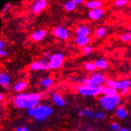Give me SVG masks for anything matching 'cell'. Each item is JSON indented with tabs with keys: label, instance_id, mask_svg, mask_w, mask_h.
<instances>
[{
	"label": "cell",
	"instance_id": "1",
	"mask_svg": "<svg viewBox=\"0 0 131 131\" xmlns=\"http://www.w3.org/2000/svg\"><path fill=\"white\" fill-rule=\"evenodd\" d=\"M41 99L40 93H21L14 98L13 105L18 110H29L39 105Z\"/></svg>",
	"mask_w": 131,
	"mask_h": 131
},
{
	"label": "cell",
	"instance_id": "2",
	"mask_svg": "<svg viewBox=\"0 0 131 131\" xmlns=\"http://www.w3.org/2000/svg\"><path fill=\"white\" fill-rule=\"evenodd\" d=\"M27 113L34 119L39 122H44L53 114V110L49 106L39 104L31 109H29Z\"/></svg>",
	"mask_w": 131,
	"mask_h": 131
},
{
	"label": "cell",
	"instance_id": "3",
	"mask_svg": "<svg viewBox=\"0 0 131 131\" xmlns=\"http://www.w3.org/2000/svg\"><path fill=\"white\" fill-rule=\"evenodd\" d=\"M121 100L120 94H115L114 95H104L99 99V103L103 108L107 111H112L118 106Z\"/></svg>",
	"mask_w": 131,
	"mask_h": 131
},
{
	"label": "cell",
	"instance_id": "4",
	"mask_svg": "<svg viewBox=\"0 0 131 131\" xmlns=\"http://www.w3.org/2000/svg\"><path fill=\"white\" fill-rule=\"evenodd\" d=\"M103 85L95 86L92 84H80L76 87L77 92L84 97H95L102 94Z\"/></svg>",
	"mask_w": 131,
	"mask_h": 131
},
{
	"label": "cell",
	"instance_id": "5",
	"mask_svg": "<svg viewBox=\"0 0 131 131\" xmlns=\"http://www.w3.org/2000/svg\"><path fill=\"white\" fill-rule=\"evenodd\" d=\"M106 77L101 73H95L91 75L89 78H79L77 83L80 84H92L95 86L103 85L106 82Z\"/></svg>",
	"mask_w": 131,
	"mask_h": 131
},
{
	"label": "cell",
	"instance_id": "6",
	"mask_svg": "<svg viewBox=\"0 0 131 131\" xmlns=\"http://www.w3.org/2000/svg\"><path fill=\"white\" fill-rule=\"evenodd\" d=\"M29 71H47L49 69V60L47 58H41L38 60L33 61L28 67Z\"/></svg>",
	"mask_w": 131,
	"mask_h": 131
},
{
	"label": "cell",
	"instance_id": "7",
	"mask_svg": "<svg viewBox=\"0 0 131 131\" xmlns=\"http://www.w3.org/2000/svg\"><path fill=\"white\" fill-rule=\"evenodd\" d=\"M64 55L63 53H55L49 57V69H59L62 67L64 61Z\"/></svg>",
	"mask_w": 131,
	"mask_h": 131
},
{
	"label": "cell",
	"instance_id": "8",
	"mask_svg": "<svg viewBox=\"0 0 131 131\" xmlns=\"http://www.w3.org/2000/svg\"><path fill=\"white\" fill-rule=\"evenodd\" d=\"M52 34L62 41H67L70 37L69 30L62 26H57L53 28L52 30Z\"/></svg>",
	"mask_w": 131,
	"mask_h": 131
},
{
	"label": "cell",
	"instance_id": "9",
	"mask_svg": "<svg viewBox=\"0 0 131 131\" xmlns=\"http://www.w3.org/2000/svg\"><path fill=\"white\" fill-rule=\"evenodd\" d=\"M47 6V0H36L32 5L31 10L34 14H39L41 11L46 9Z\"/></svg>",
	"mask_w": 131,
	"mask_h": 131
},
{
	"label": "cell",
	"instance_id": "10",
	"mask_svg": "<svg viewBox=\"0 0 131 131\" xmlns=\"http://www.w3.org/2000/svg\"><path fill=\"white\" fill-rule=\"evenodd\" d=\"M47 31L45 29H37L30 35V40L34 42H40L45 37Z\"/></svg>",
	"mask_w": 131,
	"mask_h": 131
},
{
	"label": "cell",
	"instance_id": "11",
	"mask_svg": "<svg viewBox=\"0 0 131 131\" xmlns=\"http://www.w3.org/2000/svg\"><path fill=\"white\" fill-rule=\"evenodd\" d=\"M103 14H104V10L101 7V8L90 10L88 11V16L91 21H97L101 18Z\"/></svg>",
	"mask_w": 131,
	"mask_h": 131
},
{
	"label": "cell",
	"instance_id": "12",
	"mask_svg": "<svg viewBox=\"0 0 131 131\" xmlns=\"http://www.w3.org/2000/svg\"><path fill=\"white\" fill-rule=\"evenodd\" d=\"M75 42L77 46H79L80 48H83L84 46H86L90 42V37L89 36H78L76 35Z\"/></svg>",
	"mask_w": 131,
	"mask_h": 131
},
{
	"label": "cell",
	"instance_id": "13",
	"mask_svg": "<svg viewBox=\"0 0 131 131\" xmlns=\"http://www.w3.org/2000/svg\"><path fill=\"white\" fill-rule=\"evenodd\" d=\"M84 6L89 10L101 8L103 6V2L101 0H90L84 3Z\"/></svg>",
	"mask_w": 131,
	"mask_h": 131
},
{
	"label": "cell",
	"instance_id": "14",
	"mask_svg": "<svg viewBox=\"0 0 131 131\" xmlns=\"http://www.w3.org/2000/svg\"><path fill=\"white\" fill-rule=\"evenodd\" d=\"M10 83V77L8 74L2 72L0 74V85L3 88H7Z\"/></svg>",
	"mask_w": 131,
	"mask_h": 131
},
{
	"label": "cell",
	"instance_id": "15",
	"mask_svg": "<svg viewBox=\"0 0 131 131\" xmlns=\"http://www.w3.org/2000/svg\"><path fill=\"white\" fill-rule=\"evenodd\" d=\"M52 101L57 106H60V107L64 106L66 104V102L64 99V98L60 95H59L58 93H54L52 95Z\"/></svg>",
	"mask_w": 131,
	"mask_h": 131
},
{
	"label": "cell",
	"instance_id": "16",
	"mask_svg": "<svg viewBox=\"0 0 131 131\" xmlns=\"http://www.w3.org/2000/svg\"><path fill=\"white\" fill-rule=\"evenodd\" d=\"M90 29L87 26H80L75 29V34L78 36H89Z\"/></svg>",
	"mask_w": 131,
	"mask_h": 131
},
{
	"label": "cell",
	"instance_id": "17",
	"mask_svg": "<svg viewBox=\"0 0 131 131\" xmlns=\"http://www.w3.org/2000/svg\"><path fill=\"white\" fill-rule=\"evenodd\" d=\"M116 116L119 119H125L128 116V112L124 106H118L116 108Z\"/></svg>",
	"mask_w": 131,
	"mask_h": 131
},
{
	"label": "cell",
	"instance_id": "18",
	"mask_svg": "<svg viewBox=\"0 0 131 131\" xmlns=\"http://www.w3.org/2000/svg\"><path fill=\"white\" fill-rule=\"evenodd\" d=\"M27 88V83L24 80H20L17 82L13 87V90L16 92H21Z\"/></svg>",
	"mask_w": 131,
	"mask_h": 131
},
{
	"label": "cell",
	"instance_id": "19",
	"mask_svg": "<svg viewBox=\"0 0 131 131\" xmlns=\"http://www.w3.org/2000/svg\"><path fill=\"white\" fill-rule=\"evenodd\" d=\"M131 87V80L129 79H125V80H122L117 81V89L118 90H122L124 88H130Z\"/></svg>",
	"mask_w": 131,
	"mask_h": 131
},
{
	"label": "cell",
	"instance_id": "20",
	"mask_svg": "<svg viewBox=\"0 0 131 131\" xmlns=\"http://www.w3.org/2000/svg\"><path fill=\"white\" fill-rule=\"evenodd\" d=\"M77 4L73 0H68L64 5V9L67 12H72L76 10Z\"/></svg>",
	"mask_w": 131,
	"mask_h": 131
},
{
	"label": "cell",
	"instance_id": "21",
	"mask_svg": "<svg viewBox=\"0 0 131 131\" xmlns=\"http://www.w3.org/2000/svg\"><path fill=\"white\" fill-rule=\"evenodd\" d=\"M94 63L97 67V69H106L109 66L108 61L105 59H98L94 61Z\"/></svg>",
	"mask_w": 131,
	"mask_h": 131
},
{
	"label": "cell",
	"instance_id": "22",
	"mask_svg": "<svg viewBox=\"0 0 131 131\" xmlns=\"http://www.w3.org/2000/svg\"><path fill=\"white\" fill-rule=\"evenodd\" d=\"M118 93V89L114 88H111V87H104L102 91V94L104 95H114Z\"/></svg>",
	"mask_w": 131,
	"mask_h": 131
},
{
	"label": "cell",
	"instance_id": "23",
	"mask_svg": "<svg viewBox=\"0 0 131 131\" xmlns=\"http://www.w3.org/2000/svg\"><path fill=\"white\" fill-rule=\"evenodd\" d=\"M40 84L42 88H49L51 86H52L53 84V80L51 78V77H46V78L42 79L40 81Z\"/></svg>",
	"mask_w": 131,
	"mask_h": 131
},
{
	"label": "cell",
	"instance_id": "24",
	"mask_svg": "<svg viewBox=\"0 0 131 131\" xmlns=\"http://www.w3.org/2000/svg\"><path fill=\"white\" fill-rule=\"evenodd\" d=\"M119 40L123 41V42H126V43H130L131 42V30L129 32L126 33H123L122 34H120L118 36Z\"/></svg>",
	"mask_w": 131,
	"mask_h": 131
},
{
	"label": "cell",
	"instance_id": "25",
	"mask_svg": "<svg viewBox=\"0 0 131 131\" xmlns=\"http://www.w3.org/2000/svg\"><path fill=\"white\" fill-rule=\"evenodd\" d=\"M106 32L107 30L105 27H99L95 30V35L97 38H102L106 34Z\"/></svg>",
	"mask_w": 131,
	"mask_h": 131
},
{
	"label": "cell",
	"instance_id": "26",
	"mask_svg": "<svg viewBox=\"0 0 131 131\" xmlns=\"http://www.w3.org/2000/svg\"><path fill=\"white\" fill-rule=\"evenodd\" d=\"M84 68L85 69L88 71V72H95L96 69H97V67L95 66V63H92V62H87L84 64Z\"/></svg>",
	"mask_w": 131,
	"mask_h": 131
},
{
	"label": "cell",
	"instance_id": "27",
	"mask_svg": "<svg viewBox=\"0 0 131 131\" xmlns=\"http://www.w3.org/2000/svg\"><path fill=\"white\" fill-rule=\"evenodd\" d=\"M92 50H93V47L92 46H90V45H86V46H84V47L82 48V54L83 56H88L90 53L92 52Z\"/></svg>",
	"mask_w": 131,
	"mask_h": 131
},
{
	"label": "cell",
	"instance_id": "28",
	"mask_svg": "<svg viewBox=\"0 0 131 131\" xmlns=\"http://www.w3.org/2000/svg\"><path fill=\"white\" fill-rule=\"evenodd\" d=\"M83 114H84V116H86L89 119H93L95 118V114L89 108H84L83 110Z\"/></svg>",
	"mask_w": 131,
	"mask_h": 131
},
{
	"label": "cell",
	"instance_id": "29",
	"mask_svg": "<svg viewBox=\"0 0 131 131\" xmlns=\"http://www.w3.org/2000/svg\"><path fill=\"white\" fill-rule=\"evenodd\" d=\"M105 85L107 87H111V88H117V81H115L113 79H106L105 82Z\"/></svg>",
	"mask_w": 131,
	"mask_h": 131
},
{
	"label": "cell",
	"instance_id": "30",
	"mask_svg": "<svg viewBox=\"0 0 131 131\" xmlns=\"http://www.w3.org/2000/svg\"><path fill=\"white\" fill-rule=\"evenodd\" d=\"M129 0H115L114 1V6L117 7H121L126 5L129 3Z\"/></svg>",
	"mask_w": 131,
	"mask_h": 131
},
{
	"label": "cell",
	"instance_id": "31",
	"mask_svg": "<svg viewBox=\"0 0 131 131\" xmlns=\"http://www.w3.org/2000/svg\"><path fill=\"white\" fill-rule=\"evenodd\" d=\"M106 117V115L102 111H98L95 114V118L97 120H103Z\"/></svg>",
	"mask_w": 131,
	"mask_h": 131
},
{
	"label": "cell",
	"instance_id": "32",
	"mask_svg": "<svg viewBox=\"0 0 131 131\" xmlns=\"http://www.w3.org/2000/svg\"><path fill=\"white\" fill-rule=\"evenodd\" d=\"M111 128L114 130V131H118V130H121V126L117 122H112L111 123Z\"/></svg>",
	"mask_w": 131,
	"mask_h": 131
},
{
	"label": "cell",
	"instance_id": "33",
	"mask_svg": "<svg viewBox=\"0 0 131 131\" xmlns=\"http://www.w3.org/2000/svg\"><path fill=\"white\" fill-rule=\"evenodd\" d=\"M11 3H6L5 5H4V6H3V10H2V12H1V14H3L4 13H6V11H8L10 9V7H11Z\"/></svg>",
	"mask_w": 131,
	"mask_h": 131
},
{
	"label": "cell",
	"instance_id": "34",
	"mask_svg": "<svg viewBox=\"0 0 131 131\" xmlns=\"http://www.w3.org/2000/svg\"><path fill=\"white\" fill-rule=\"evenodd\" d=\"M129 91H130L129 88H124V89L121 90L119 94H120L121 96H126V95L129 93Z\"/></svg>",
	"mask_w": 131,
	"mask_h": 131
},
{
	"label": "cell",
	"instance_id": "35",
	"mask_svg": "<svg viewBox=\"0 0 131 131\" xmlns=\"http://www.w3.org/2000/svg\"><path fill=\"white\" fill-rule=\"evenodd\" d=\"M9 56V53L7 51H6L4 49H0V57H7Z\"/></svg>",
	"mask_w": 131,
	"mask_h": 131
},
{
	"label": "cell",
	"instance_id": "36",
	"mask_svg": "<svg viewBox=\"0 0 131 131\" xmlns=\"http://www.w3.org/2000/svg\"><path fill=\"white\" fill-rule=\"evenodd\" d=\"M17 131H29V129L26 126H20L16 129Z\"/></svg>",
	"mask_w": 131,
	"mask_h": 131
},
{
	"label": "cell",
	"instance_id": "37",
	"mask_svg": "<svg viewBox=\"0 0 131 131\" xmlns=\"http://www.w3.org/2000/svg\"><path fill=\"white\" fill-rule=\"evenodd\" d=\"M6 48V43L3 40H1L0 41V49H3Z\"/></svg>",
	"mask_w": 131,
	"mask_h": 131
},
{
	"label": "cell",
	"instance_id": "38",
	"mask_svg": "<svg viewBox=\"0 0 131 131\" xmlns=\"http://www.w3.org/2000/svg\"><path fill=\"white\" fill-rule=\"evenodd\" d=\"M51 57V54H50V53H49L48 52H44V53H43V57L47 58V59L49 60V57Z\"/></svg>",
	"mask_w": 131,
	"mask_h": 131
},
{
	"label": "cell",
	"instance_id": "39",
	"mask_svg": "<svg viewBox=\"0 0 131 131\" xmlns=\"http://www.w3.org/2000/svg\"><path fill=\"white\" fill-rule=\"evenodd\" d=\"M73 1L77 4V5H80L84 3V0H73Z\"/></svg>",
	"mask_w": 131,
	"mask_h": 131
},
{
	"label": "cell",
	"instance_id": "40",
	"mask_svg": "<svg viewBox=\"0 0 131 131\" xmlns=\"http://www.w3.org/2000/svg\"><path fill=\"white\" fill-rule=\"evenodd\" d=\"M69 80L72 82H77L78 78H76V77H69Z\"/></svg>",
	"mask_w": 131,
	"mask_h": 131
},
{
	"label": "cell",
	"instance_id": "41",
	"mask_svg": "<svg viewBox=\"0 0 131 131\" xmlns=\"http://www.w3.org/2000/svg\"><path fill=\"white\" fill-rule=\"evenodd\" d=\"M78 115L80 117H82V116H84V114H83V111H79L78 112Z\"/></svg>",
	"mask_w": 131,
	"mask_h": 131
},
{
	"label": "cell",
	"instance_id": "42",
	"mask_svg": "<svg viewBox=\"0 0 131 131\" xmlns=\"http://www.w3.org/2000/svg\"><path fill=\"white\" fill-rule=\"evenodd\" d=\"M3 98H4V95L3 93H1V94H0V100H1V101H3Z\"/></svg>",
	"mask_w": 131,
	"mask_h": 131
},
{
	"label": "cell",
	"instance_id": "43",
	"mask_svg": "<svg viewBox=\"0 0 131 131\" xmlns=\"http://www.w3.org/2000/svg\"><path fill=\"white\" fill-rule=\"evenodd\" d=\"M129 129L127 128H121V131H129Z\"/></svg>",
	"mask_w": 131,
	"mask_h": 131
},
{
	"label": "cell",
	"instance_id": "44",
	"mask_svg": "<svg viewBox=\"0 0 131 131\" xmlns=\"http://www.w3.org/2000/svg\"><path fill=\"white\" fill-rule=\"evenodd\" d=\"M28 1H29V2H34H34L36 1V0H28Z\"/></svg>",
	"mask_w": 131,
	"mask_h": 131
},
{
	"label": "cell",
	"instance_id": "45",
	"mask_svg": "<svg viewBox=\"0 0 131 131\" xmlns=\"http://www.w3.org/2000/svg\"><path fill=\"white\" fill-rule=\"evenodd\" d=\"M129 19H130V21H131V12H130V14H129Z\"/></svg>",
	"mask_w": 131,
	"mask_h": 131
}]
</instances>
